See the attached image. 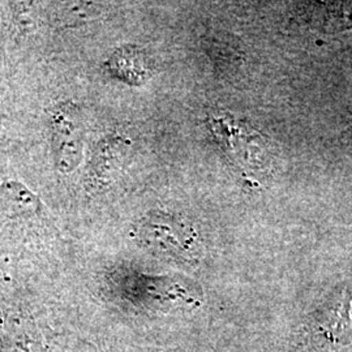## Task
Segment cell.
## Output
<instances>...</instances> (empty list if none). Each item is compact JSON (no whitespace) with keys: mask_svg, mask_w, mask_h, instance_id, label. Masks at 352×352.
Instances as JSON below:
<instances>
[{"mask_svg":"<svg viewBox=\"0 0 352 352\" xmlns=\"http://www.w3.org/2000/svg\"><path fill=\"white\" fill-rule=\"evenodd\" d=\"M138 238L149 251L183 264L199 263L202 241L189 222L167 213L146 215L138 227Z\"/></svg>","mask_w":352,"mask_h":352,"instance_id":"obj_1","label":"cell"},{"mask_svg":"<svg viewBox=\"0 0 352 352\" xmlns=\"http://www.w3.org/2000/svg\"><path fill=\"white\" fill-rule=\"evenodd\" d=\"M209 123L230 158L247 174H261L270 167L272 153L261 135L226 113H214Z\"/></svg>","mask_w":352,"mask_h":352,"instance_id":"obj_2","label":"cell"},{"mask_svg":"<svg viewBox=\"0 0 352 352\" xmlns=\"http://www.w3.org/2000/svg\"><path fill=\"white\" fill-rule=\"evenodd\" d=\"M49 124L55 166L63 174L72 173L82 160V133L75 103L63 102L51 107Z\"/></svg>","mask_w":352,"mask_h":352,"instance_id":"obj_3","label":"cell"},{"mask_svg":"<svg viewBox=\"0 0 352 352\" xmlns=\"http://www.w3.org/2000/svg\"><path fill=\"white\" fill-rule=\"evenodd\" d=\"M106 69L129 85H142L151 75V64L146 56L136 47H122L115 51L104 64Z\"/></svg>","mask_w":352,"mask_h":352,"instance_id":"obj_4","label":"cell"},{"mask_svg":"<svg viewBox=\"0 0 352 352\" xmlns=\"http://www.w3.org/2000/svg\"><path fill=\"white\" fill-rule=\"evenodd\" d=\"M42 202L37 195L19 182L0 184V213L10 217L32 215L41 210Z\"/></svg>","mask_w":352,"mask_h":352,"instance_id":"obj_5","label":"cell"},{"mask_svg":"<svg viewBox=\"0 0 352 352\" xmlns=\"http://www.w3.org/2000/svg\"><path fill=\"white\" fill-rule=\"evenodd\" d=\"M52 19L60 26H75L84 24L98 14L96 4L91 3H55L52 4Z\"/></svg>","mask_w":352,"mask_h":352,"instance_id":"obj_6","label":"cell"},{"mask_svg":"<svg viewBox=\"0 0 352 352\" xmlns=\"http://www.w3.org/2000/svg\"><path fill=\"white\" fill-rule=\"evenodd\" d=\"M123 144V140L113 139L102 140L97 151L94 153V158H91L90 164V179L94 182V184H103L102 182L109 176V171L113 170V162L118 161V151L120 145Z\"/></svg>","mask_w":352,"mask_h":352,"instance_id":"obj_7","label":"cell"},{"mask_svg":"<svg viewBox=\"0 0 352 352\" xmlns=\"http://www.w3.org/2000/svg\"><path fill=\"white\" fill-rule=\"evenodd\" d=\"M0 131H1V113H0Z\"/></svg>","mask_w":352,"mask_h":352,"instance_id":"obj_8","label":"cell"}]
</instances>
